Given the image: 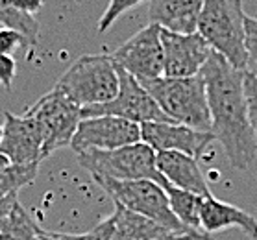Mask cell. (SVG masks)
Segmentation results:
<instances>
[{
  "mask_svg": "<svg viewBox=\"0 0 257 240\" xmlns=\"http://www.w3.org/2000/svg\"><path fill=\"white\" fill-rule=\"evenodd\" d=\"M244 21L240 0H204L196 28L213 52L224 56L240 71H246Z\"/></svg>",
  "mask_w": 257,
  "mask_h": 240,
  "instance_id": "4",
  "label": "cell"
},
{
  "mask_svg": "<svg viewBox=\"0 0 257 240\" xmlns=\"http://www.w3.org/2000/svg\"><path fill=\"white\" fill-rule=\"evenodd\" d=\"M23 47H30V43L26 41L23 34H19L17 30L4 28V26L0 28V54L2 56H13Z\"/></svg>",
  "mask_w": 257,
  "mask_h": 240,
  "instance_id": "23",
  "label": "cell"
},
{
  "mask_svg": "<svg viewBox=\"0 0 257 240\" xmlns=\"http://www.w3.org/2000/svg\"><path fill=\"white\" fill-rule=\"evenodd\" d=\"M4 137L0 153L12 164H39L43 161L41 128L30 115H13L4 111Z\"/></svg>",
  "mask_w": 257,
  "mask_h": 240,
  "instance_id": "13",
  "label": "cell"
},
{
  "mask_svg": "<svg viewBox=\"0 0 257 240\" xmlns=\"http://www.w3.org/2000/svg\"><path fill=\"white\" fill-rule=\"evenodd\" d=\"M204 0H150L148 19L163 30L176 34H194Z\"/></svg>",
  "mask_w": 257,
  "mask_h": 240,
  "instance_id": "16",
  "label": "cell"
},
{
  "mask_svg": "<svg viewBox=\"0 0 257 240\" xmlns=\"http://www.w3.org/2000/svg\"><path fill=\"white\" fill-rule=\"evenodd\" d=\"M15 76H17V61L13 59V56L0 54V85L6 91H12Z\"/></svg>",
  "mask_w": 257,
  "mask_h": 240,
  "instance_id": "26",
  "label": "cell"
},
{
  "mask_svg": "<svg viewBox=\"0 0 257 240\" xmlns=\"http://www.w3.org/2000/svg\"><path fill=\"white\" fill-rule=\"evenodd\" d=\"M35 240H82V234H70V233H54V231H45L39 229Z\"/></svg>",
  "mask_w": 257,
  "mask_h": 240,
  "instance_id": "29",
  "label": "cell"
},
{
  "mask_svg": "<svg viewBox=\"0 0 257 240\" xmlns=\"http://www.w3.org/2000/svg\"><path fill=\"white\" fill-rule=\"evenodd\" d=\"M78 163L87 170L91 177L152 179L161 187L167 183L156 164V150L143 141L117 150H89L78 153Z\"/></svg>",
  "mask_w": 257,
  "mask_h": 240,
  "instance_id": "6",
  "label": "cell"
},
{
  "mask_svg": "<svg viewBox=\"0 0 257 240\" xmlns=\"http://www.w3.org/2000/svg\"><path fill=\"white\" fill-rule=\"evenodd\" d=\"M163 188L167 196H169L170 209L174 212V216L180 220L181 225L187 227L189 231H194V233H204L202 227H200V207H202L204 196H198V194L183 190V188L172 187L169 181L165 183Z\"/></svg>",
  "mask_w": 257,
  "mask_h": 240,
  "instance_id": "18",
  "label": "cell"
},
{
  "mask_svg": "<svg viewBox=\"0 0 257 240\" xmlns=\"http://www.w3.org/2000/svg\"><path fill=\"white\" fill-rule=\"evenodd\" d=\"M135 142H141V124L102 115L80 120L70 148L78 155L89 150H117Z\"/></svg>",
  "mask_w": 257,
  "mask_h": 240,
  "instance_id": "10",
  "label": "cell"
},
{
  "mask_svg": "<svg viewBox=\"0 0 257 240\" xmlns=\"http://www.w3.org/2000/svg\"><path fill=\"white\" fill-rule=\"evenodd\" d=\"M39 164H10L0 172V199L8 194L17 192L24 185H30L37 177Z\"/></svg>",
  "mask_w": 257,
  "mask_h": 240,
  "instance_id": "20",
  "label": "cell"
},
{
  "mask_svg": "<svg viewBox=\"0 0 257 240\" xmlns=\"http://www.w3.org/2000/svg\"><path fill=\"white\" fill-rule=\"evenodd\" d=\"M26 115L34 117L41 128L43 135V159L52 155L61 148L70 146L82 120V107L72 104L63 93L56 89L48 91L45 96L28 107Z\"/></svg>",
  "mask_w": 257,
  "mask_h": 240,
  "instance_id": "7",
  "label": "cell"
},
{
  "mask_svg": "<svg viewBox=\"0 0 257 240\" xmlns=\"http://www.w3.org/2000/svg\"><path fill=\"white\" fill-rule=\"evenodd\" d=\"M12 4L17 8L19 12L28 13V15H35L45 4V0H12Z\"/></svg>",
  "mask_w": 257,
  "mask_h": 240,
  "instance_id": "28",
  "label": "cell"
},
{
  "mask_svg": "<svg viewBox=\"0 0 257 240\" xmlns=\"http://www.w3.org/2000/svg\"><path fill=\"white\" fill-rule=\"evenodd\" d=\"M118 72V93L117 96L105 104L98 106H87L82 107V118L89 117H120L126 120L137 124L146 122H172L158 106V102L152 98V94L148 93L143 83L137 82L132 74L124 71L122 67L117 65Z\"/></svg>",
  "mask_w": 257,
  "mask_h": 240,
  "instance_id": "8",
  "label": "cell"
},
{
  "mask_svg": "<svg viewBox=\"0 0 257 240\" xmlns=\"http://www.w3.org/2000/svg\"><path fill=\"white\" fill-rule=\"evenodd\" d=\"M2 137H4V128L0 126V144H2Z\"/></svg>",
  "mask_w": 257,
  "mask_h": 240,
  "instance_id": "32",
  "label": "cell"
},
{
  "mask_svg": "<svg viewBox=\"0 0 257 240\" xmlns=\"http://www.w3.org/2000/svg\"><path fill=\"white\" fill-rule=\"evenodd\" d=\"M200 76L205 82L215 141L220 142L233 168H250L257 153V142L248 117L244 71L235 69L220 54L211 52Z\"/></svg>",
  "mask_w": 257,
  "mask_h": 240,
  "instance_id": "1",
  "label": "cell"
},
{
  "mask_svg": "<svg viewBox=\"0 0 257 240\" xmlns=\"http://www.w3.org/2000/svg\"><path fill=\"white\" fill-rule=\"evenodd\" d=\"M141 141L156 152H180L198 159L215 137L211 131H200L185 124L146 122L141 124Z\"/></svg>",
  "mask_w": 257,
  "mask_h": 240,
  "instance_id": "12",
  "label": "cell"
},
{
  "mask_svg": "<svg viewBox=\"0 0 257 240\" xmlns=\"http://www.w3.org/2000/svg\"><path fill=\"white\" fill-rule=\"evenodd\" d=\"M54 89L78 107L105 104L118 93L117 63L107 54L82 56L61 74Z\"/></svg>",
  "mask_w": 257,
  "mask_h": 240,
  "instance_id": "2",
  "label": "cell"
},
{
  "mask_svg": "<svg viewBox=\"0 0 257 240\" xmlns=\"http://www.w3.org/2000/svg\"><path fill=\"white\" fill-rule=\"evenodd\" d=\"M244 93L248 102V117H250L251 131L257 142V78L244 71Z\"/></svg>",
  "mask_w": 257,
  "mask_h": 240,
  "instance_id": "24",
  "label": "cell"
},
{
  "mask_svg": "<svg viewBox=\"0 0 257 240\" xmlns=\"http://www.w3.org/2000/svg\"><path fill=\"white\" fill-rule=\"evenodd\" d=\"M156 164L159 174L172 185L198 196H211L204 174L198 166V159L180 152H156Z\"/></svg>",
  "mask_w": 257,
  "mask_h": 240,
  "instance_id": "15",
  "label": "cell"
},
{
  "mask_svg": "<svg viewBox=\"0 0 257 240\" xmlns=\"http://www.w3.org/2000/svg\"><path fill=\"white\" fill-rule=\"evenodd\" d=\"M244 47H246V72L257 78V17H248L244 21Z\"/></svg>",
  "mask_w": 257,
  "mask_h": 240,
  "instance_id": "22",
  "label": "cell"
},
{
  "mask_svg": "<svg viewBox=\"0 0 257 240\" xmlns=\"http://www.w3.org/2000/svg\"><path fill=\"white\" fill-rule=\"evenodd\" d=\"M200 227L205 234L222 233L226 229H240L251 240H257V218L231 203L207 196L200 207Z\"/></svg>",
  "mask_w": 257,
  "mask_h": 240,
  "instance_id": "14",
  "label": "cell"
},
{
  "mask_svg": "<svg viewBox=\"0 0 257 240\" xmlns=\"http://www.w3.org/2000/svg\"><path fill=\"white\" fill-rule=\"evenodd\" d=\"M19 201V190L17 192H12V194H8L4 199H0V222L4 220V218L12 212L13 209V205Z\"/></svg>",
  "mask_w": 257,
  "mask_h": 240,
  "instance_id": "30",
  "label": "cell"
},
{
  "mask_svg": "<svg viewBox=\"0 0 257 240\" xmlns=\"http://www.w3.org/2000/svg\"><path fill=\"white\" fill-rule=\"evenodd\" d=\"M113 61L132 74L137 82H152L163 76L165 54L161 26L148 24L111 54Z\"/></svg>",
  "mask_w": 257,
  "mask_h": 240,
  "instance_id": "9",
  "label": "cell"
},
{
  "mask_svg": "<svg viewBox=\"0 0 257 240\" xmlns=\"http://www.w3.org/2000/svg\"><path fill=\"white\" fill-rule=\"evenodd\" d=\"M10 161H8V157L6 155H2V153H0V172H2V170H6L8 166H10Z\"/></svg>",
  "mask_w": 257,
  "mask_h": 240,
  "instance_id": "31",
  "label": "cell"
},
{
  "mask_svg": "<svg viewBox=\"0 0 257 240\" xmlns=\"http://www.w3.org/2000/svg\"><path fill=\"white\" fill-rule=\"evenodd\" d=\"M161 43L165 54L163 76L167 78L196 76L213 52L198 32L176 34L161 28Z\"/></svg>",
  "mask_w": 257,
  "mask_h": 240,
  "instance_id": "11",
  "label": "cell"
},
{
  "mask_svg": "<svg viewBox=\"0 0 257 240\" xmlns=\"http://www.w3.org/2000/svg\"><path fill=\"white\" fill-rule=\"evenodd\" d=\"M156 240H209V234L204 233H193V231H167Z\"/></svg>",
  "mask_w": 257,
  "mask_h": 240,
  "instance_id": "27",
  "label": "cell"
},
{
  "mask_svg": "<svg viewBox=\"0 0 257 240\" xmlns=\"http://www.w3.org/2000/svg\"><path fill=\"white\" fill-rule=\"evenodd\" d=\"M143 2L145 0H109L105 12L102 13V17L98 21V34H105L118 19L122 17L124 13H128L130 10L141 6Z\"/></svg>",
  "mask_w": 257,
  "mask_h": 240,
  "instance_id": "21",
  "label": "cell"
},
{
  "mask_svg": "<svg viewBox=\"0 0 257 240\" xmlns=\"http://www.w3.org/2000/svg\"><path fill=\"white\" fill-rule=\"evenodd\" d=\"M93 179L105 194L111 196L113 203L122 205L141 216L154 220L169 231H189L174 216L169 196L159 183L152 179H113L100 176H93Z\"/></svg>",
  "mask_w": 257,
  "mask_h": 240,
  "instance_id": "5",
  "label": "cell"
},
{
  "mask_svg": "<svg viewBox=\"0 0 257 240\" xmlns=\"http://www.w3.org/2000/svg\"><path fill=\"white\" fill-rule=\"evenodd\" d=\"M82 240H115V218L113 214L82 234Z\"/></svg>",
  "mask_w": 257,
  "mask_h": 240,
  "instance_id": "25",
  "label": "cell"
},
{
  "mask_svg": "<svg viewBox=\"0 0 257 240\" xmlns=\"http://www.w3.org/2000/svg\"><path fill=\"white\" fill-rule=\"evenodd\" d=\"M39 229L21 201H17L12 212L0 222V240H35Z\"/></svg>",
  "mask_w": 257,
  "mask_h": 240,
  "instance_id": "19",
  "label": "cell"
},
{
  "mask_svg": "<svg viewBox=\"0 0 257 240\" xmlns=\"http://www.w3.org/2000/svg\"><path fill=\"white\" fill-rule=\"evenodd\" d=\"M143 87L152 94L161 111L178 124L200 131H211L209 106L204 78H167L161 76L152 82H145Z\"/></svg>",
  "mask_w": 257,
  "mask_h": 240,
  "instance_id": "3",
  "label": "cell"
},
{
  "mask_svg": "<svg viewBox=\"0 0 257 240\" xmlns=\"http://www.w3.org/2000/svg\"><path fill=\"white\" fill-rule=\"evenodd\" d=\"M115 240H156L169 229L115 203Z\"/></svg>",
  "mask_w": 257,
  "mask_h": 240,
  "instance_id": "17",
  "label": "cell"
}]
</instances>
